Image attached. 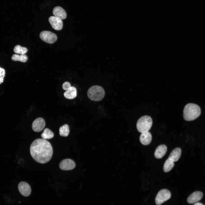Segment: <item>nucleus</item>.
Returning <instances> with one entry per match:
<instances>
[{"mask_svg": "<svg viewBox=\"0 0 205 205\" xmlns=\"http://www.w3.org/2000/svg\"><path fill=\"white\" fill-rule=\"evenodd\" d=\"M201 109L197 104L189 103L185 106L183 110V117L187 121L193 120L200 115Z\"/></svg>", "mask_w": 205, "mask_h": 205, "instance_id": "nucleus-2", "label": "nucleus"}, {"mask_svg": "<svg viewBox=\"0 0 205 205\" xmlns=\"http://www.w3.org/2000/svg\"><path fill=\"white\" fill-rule=\"evenodd\" d=\"M18 188L20 193L23 196H28L30 194L31 188L29 185L25 182H21L19 183Z\"/></svg>", "mask_w": 205, "mask_h": 205, "instance_id": "nucleus-10", "label": "nucleus"}, {"mask_svg": "<svg viewBox=\"0 0 205 205\" xmlns=\"http://www.w3.org/2000/svg\"><path fill=\"white\" fill-rule=\"evenodd\" d=\"M153 123L150 116L145 115L140 118L137 121L136 127L138 131L143 133L148 132L151 128Z\"/></svg>", "mask_w": 205, "mask_h": 205, "instance_id": "nucleus-4", "label": "nucleus"}, {"mask_svg": "<svg viewBox=\"0 0 205 205\" xmlns=\"http://www.w3.org/2000/svg\"><path fill=\"white\" fill-rule=\"evenodd\" d=\"M45 126V122L44 120L42 118H38L33 121L32 127L34 131L38 132L42 131Z\"/></svg>", "mask_w": 205, "mask_h": 205, "instance_id": "nucleus-9", "label": "nucleus"}, {"mask_svg": "<svg viewBox=\"0 0 205 205\" xmlns=\"http://www.w3.org/2000/svg\"><path fill=\"white\" fill-rule=\"evenodd\" d=\"M181 153V149L179 147H177L174 149L171 152L169 157V158L172 160L174 162L177 161L180 158Z\"/></svg>", "mask_w": 205, "mask_h": 205, "instance_id": "nucleus-15", "label": "nucleus"}, {"mask_svg": "<svg viewBox=\"0 0 205 205\" xmlns=\"http://www.w3.org/2000/svg\"><path fill=\"white\" fill-rule=\"evenodd\" d=\"M41 136L43 139H49L53 138L54 136L53 133L49 129L45 128L43 133L41 134Z\"/></svg>", "mask_w": 205, "mask_h": 205, "instance_id": "nucleus-20", "label": "nucleus"}, {"mask_svg": "<svg viewBox=\"0 0 205 205\" xmlns=\"http://www.w3.org/2000/svg\"><path fill=\"white\" fill-rule=\"evenodd\" d=\"M167 149L166 145L162 144L159 145L156 149L154 153L155 157L157 159L162 158L166 154Z\"/></svg>", "mask_w": 205, "mask_h": 205, "instance_id": "nucleus-14", "label": "nucleus"}, {"mask_svg": "<svg viewBox=\"0 0 205 205\" xmlns=\"http://www.w3.org/2000/svg\"><path fill=\"white\" fill-rule=\"evenodd\" d=\"M75 166V164L73 161L69 159L63 160L59 164L60 168L63 170H71L73 169Z\"/></svg>", "mask_w": 205, "mask_h": 205, "instance_id": "nucleus-8", "label": "nucleus"}, {"mask_svg": "<svg viewBox=\"0 0 205 205\" xmlns=\"http://www.w3.org/2000/svg\"><path fill=\"white\" fill-rule=\"evenodd\" d=\"M53 13L54 15L61 19L66 18V13L62 7L57 6L55 7L53 10Z\"/></svg>", "mask_w": 205, "mask_h": 205, "instance_id": "nucleus-13", "label": "nucleus"}, {"mask_svg": "<svg viewBox=\"0 0 205 205\" xmlns=\"http://www.w3.org/2000/svg\"><path fill=\"white\" fill-rule=\"evenodd\" d=\"M41 39L44 42L49 44H52L55 42L57 37L55 34L49 31H43L40 34Z\"/></svg>", "mask_w": 205, "mask_h": 205, "instance_id": "nucleus-6", "label": "nucleus"}, {"mask_svg": "<svg viewBox=\"0 0 205 205\" xmlns=\"http://www.w3.org/2000/svg\"><path fill=\"white\" fill-rule=\"evenodd\" d=\"M52 27L56 30H61L63 26L62 19L55 16H51L48 19Z\"/></svg>", "mask_w": 205, "mask_h": 205, "instance_id": "nucleus-7", "label": "nucleus"}, {"mask_svg": "<svg viewBox=\"0 0 205 205\" xmlns=\"http://www.w3.org/2000/svg\"><path fill=\"white\" fill-rule=\"evenodd\" d=\"M30 152L32 158L36 161L43 164L48 162L53 154V149L50 143L47 140L38 138L31 144Z\"/></svg>", "mask_w": 205, "mask_h": 205, "instance_id": "nucleus-1", "label": "nucleus"}, {"mask_svg": "<svg viewBox=\"0 0 205 205\" xmlns=\"http://www.w3.org/2000/svg\"><path fill=\"white\" fill-rule=\"evenodd\" d=\"M194 205H203L202 203L200 202L195 203Z\"/></svg>", "mask_w": 205, "mask_h": 205, "instance_id": "nucleus-25", "label": "nucleus"}, {"mask_svg": "<svg viewBox=\"0 0 205 205\" xmlns=\"http://www.w3.org/2000/svg\"><path fill=\"white\" fill-rule=\"evenodd\" d=\"M4 77L3 76H0V84L2 83L4 80Z\"/></svg>", "mask_w": 205, "mask_h": 205, "instance_id": "nucleus-24", "label": "nucleus"}, {"mask_svg": "<svg viewBox=\"0 0 205 205\" xmlns=\"http://www.w3.org/2000/svg\"><path fill=\"white\" fill-rule=\"evenodd\" d=\"M77 95L76 89L73 86L71 87L64 93V96L66 98L69 99H73L76 97Z\"/></svg>", "mask_w": 205, "mask_h": 205, "instance_id": "nucleus-16", "label": "nucleus"}, {"mask_svg": "<svg viewBox=\"0 0 205 205\" xmlns=\"http://www.w3.org/2000/svg\"><path fill=\"white\" fill-rule=\"evenodd\" d=\"M174 166V161L168 158L165 162L163 166V171L165 172H167L171 171Z\"/></svg>", "mask_w": 205, "mask_h": 205, "instance_id": "nucleus-17", "label": "nucleus"}, {"mask_svg": "<svg viewBox=\"0 0 205 205\" xmlns=\"http://www.w3.org/2000/svg\"><path fill=\"white\" fill-rule=\"evenodd\" d=\"M27 51L26 48L22 47L19 45L15 46L14 49V51L15 53L20 54H25Z\"/></svg>", "mask_w": 205, "mask_h": 205, "instance_id": "nucleus-21", "label": "nucleus"}, {"mask_svg": "<svg viewBox=\"0 0 205 205\" xmlns=\"http://www.w3.org/2000/svg\"><path fill=\"white\" fill-rule=\"evenodd\" d=\"M11 59L14 61H18L22 62H25L28 60V57L25 54H21L20 55L14 54L12 56Z\"/></svg>", "mask_w": 205, "mask_h": 205, "instance_id": "nucleus-18", "label": "nucleus"}, {"mask_svg": "<svg viewBox=\"0 0 205 205\" xmlns=\"http://www.w3.org/2000/svg\"><path fill=\"white\" fill-rule=\"evenodd\" d=\"M5 71L4 69L0 67V76H3L5 77Z\"/></svg>", "mask_w": 205, "mask_h": 205, "instance_id": "nucleus-23", "label": "nucleus"}, {"mask_svg": "<svg viewBox=\"0 0 205 205\" xmlns=\"http://www.w3.org/2000/svg\"><path fill=\"white\" fill-rule=\"evenodd\" d=\"M69 132V126L67 124L61 126L59 129V134L60 136L66 137L67 136Z\"/></svg>", "mask_w": 205, "mask_h": 205, "instance_id": "nucleus-19", "label": "nucleus"}, {"mask_svg": "<svg viewBox=\"0 0 205 205\" xmlns=\"http://www.w3.org/2000/svg\"><path fill=\"white\" fill-rule=\"evenodd\" d=\"M171 197L170 192L167 189H163L159 191L155 199V203L157 205H160L163 202L169 199Z\"/></svg>", "mask_w": 205, "mask_h": 205, "instance_id": "nucleus-5", "label": "nucleus"}, {"mask_svg": "<svg viewBox=\"0 0 205 205\" xmlns=\"http://www.w3.org/2000/svg\"><path fill=\"white\" fill-rule=\"evenodd\" d=\"M87 95L91 100L98 101L102 100L104 96L105 91L103 88L98 85H94L88 89Z\"/></svg>", "mask_w": 205, "mask_h": 205, "instance_id": "nucleus-3", "label": "nucleus"}, {"mask_svg": "<svg viewBox=\"0 0 205 205\" xmlns=\"http://www.w3.org/2000/svg\"><path fill=\"white\" fill-rule=\"evenodd\" d=\"M203 195V193L201 192L195 191L189 196L187 199V202L190 204L196 203L201 199Z\"/></svg>", "mask_w": 205, "mask_h": 205, "instance_id": "nucleus-11", "label": "nucleus"}, {"mask_svg": "<svg viewBox=\"0 0 205 205\" xmlns=\"http://www.w3.org/2000/svg\"><path fill=\"white\" fill-rule=\"evenodd\" d=\"M71 87V84L67 82H65L62 85L63 89L66 90H68Z\"/></svg>", "mask_w": 205, "mask_h": 205, "instance_id": "nucleus-22", "label": "nucleus"}, {"mask_svg": "<svg viewBox=\"0 0 205 205\" xmlns=\"http://www.w3.org/2000/svg\"><path fill=\"white\" fill-rule=\"evenodd\" d=\"M152 138L151 134L148 131L142 133L140 137V140L142 144L144 145H147L151 142Z\"/></svg>", "mask_w": 205, "mask_h": 205, "instance_id": "nucleus-12", "label": "nucleus"}]
</instances>
